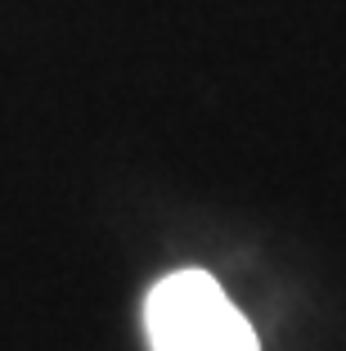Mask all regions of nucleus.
<instances>
[{"instance_id":"1","label":"nucleus","mask_w":346,"mask_h":351,"mask_svg":"<svg viewBox=\"0 0 346 351\" xmlns=\"http://www.w3.org/2000/svg\"><path fill=\"white\" fill-rule=\"evenodd\" d=\"M144 329L153 351H256L252 324L203 270L166 275L144 302Z\"/></svg>"}]
</instances>
